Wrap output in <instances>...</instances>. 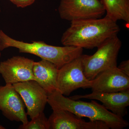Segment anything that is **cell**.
<instances>
[{"mask_svg": "<svg viewBox=\"0 0 129 129\" xmlns=\"http://www.w3.org/2000/svg\"><path fill=\"white\" fill-rule=\"evenodd\" d=\"M6 128L5 127H3L2 125L0 124V129H5Z\"/></svg>", "mask_w": 129, "mask_h": 129, "instance_id": "obj_18", "label": "cell"}, {"mask_svg": "<svg viewBox=\"0 0 129 129\" xmlns=\"http://www.w3.org/2000/svg\"><path fill=\"white\" fill-rule=\"evenodd\" d=\"M35 0H13V3L18 8H24L32 5Z\"/></svg>", "mask_w": 129, "mask_h": 129, "instance_id": "obj_16", "label": "cell"}, {"mask_svg": "<svg viewBox=\"0 0 129 129\" xmlns=\"http://www.w3.org/2000/svg\"><path fill=\"white\" fill-rule=\"evenodd\" d=\"M91 81L90 88L92 91L112 93L129 89V76L120 71L117 66L103 71Z\"/></svg>", "mask_w": 129, "mask_h": 129, "instance_id": "obj_11", "label": "cell"}, {"mask_svg": "<svg viewBox=\"0 0 129 129\" xmlns=\"http://www.w3.org/2000/svg\"><path fill=\"white\" fill-rule=\"evenodd\" d=\"M105 8L106 16L117 22L129 23V0H100Z\"/></svg>", "mask_w": 129, "mask_h": 129, "instance_id": "obj_14", "label": "cell"}, {"mask_svg": "<svg viewBox=\"0 0 129 129\" xmlns=\"http://www.w3.org/2000/svg\"><path fill=\"white\" fill-rule=\"evenodd\" d=\"M81 56L58 69L57 90L63 95H69L79 88H90L91 81L88 80L84 74Z\"/></svg>", "mask_w": 129, "mask_h": 129, "instance_id": "obj_6", "label": "cell"}, {"mask_svg": "<svg viewBox=\"0 0 129 129\" xmlns=\"http://www.w3.org/2000/svg\"><path fill=\"white\" fill-rule=\"evenodd\" d=\"M58 69L55 64L47 60L42 59L34 62L33 72L35 80L48 94L57 90Z\"/></svg>", "mask_w": 129, "mask_h": 129, "instance_id": "obj_13", "label": "cell"}, {"mask_svg": "<svg viewBox=\"0 0 129 129\" xmlns=\"http://www.w3.org/2000/svg\"><path fill=\"white\" fill-rule=\"evenodd\" d=\"M120 30L117 22L106 15L100 18L73 21L63 34L61 43L64 46L83 49L97 48L106 40L117 35Z\"/></svg>", "mask_w": 129, "mask_h": 129, "instance_id": "obj_1", "label": "cell"}, {"mask_svg": "<svg viewBox=\"0 0 129 129\" xmlns=\"http://www.w3.org/2000/svg\"><path fill=\"white\" fill-rule=\"evenodd\" d=\"M58 11L62 19L70 22L101 18L106 13L100 0H61Z\"/></svg>", "mask_w": 129, "mask_h": 129, "instance_id": "obj_5", "label": "cell"}, {"mask_svg": "<svg viewBox=\"0 0 129 129\" xmlns=\"http://www.w3.org/2000/svg\"><path fill=\"white\" fill-rule=\"evenodd\" d=\"M70 98L73 100L82 99H95L101 102L103 106L115 115L123 118L127 114V107L129 106V89L120 92L105 93L92 91L84 95H75Z\"/></svg>", "mask_w": 129, "mask_h": 129, "instance_id": "obj_12", "label": "cell"}, {"mask_svg": "<svg viewBox=\"0 0 129 129\" xmlns=\"http://www.w3.org/2000/svg\"><path fill=\"white\" fill-rule=\"evenodd\" d=\"M117 68L122 73L129 76V60L123 61Z\"/></svg>", "mask_w": 129, "mask_h": 129, "instance_id": "obj_17", "label": "cell"}, {"mask_svg": "<svg viewBox=\"0 0 129 129\" xmlns=\"http://www.w3.org/2000/svg\"><path fill=\"white\" fill-rule=\"evenodd\" d=\"M1 12V6H0V12Z\"/></svg>", "mask_w": 129, "mask_h": 129, "instance_id": "obj_21", "label": "cell"}, {"mask_svg": "<svg viewBox=\"0 0 129 129\" xmlns=\"http://www.w3.org/2000/svg\"><path fill=\"white\" fill-rule=\"evenodd\" d=\"M48 119L49 129H109L105 122L100 120L86 122L73 113L63 109L53 108Z\"/></svg>", "mask_w": 129, "mask_h": 129, "instance_id": "obj_10", "label": "cell"}, {"mask_svg": "<svg viewBox=\"0 0 129 129\" xmlns=\"http://www.w3.org/2000/svg\"><path fill=\"white\" fill-rule=\"evenodd\" d=\"M9 1H10L12 3H13V0H9Z\"/></svg>", "mask_w": 129, "mask_h": 129, "instance_id": "obj_20", "label": "cell"}, {"mask_svg": "<svg viewBox=\"0 0 129 129\" xmlns=\"http://www.w3.org/2000/svg\"><path fill=\"white\" fill-rule=\"evenodd\" d=\"M1 46H0V57H1Z\"/></svg>", "mask_w": 129, "mask_h": 129, "instance_id": "obj_19", "label": "cell"}, {"mask_svg": "<svg viewBox=\"0 0 129 129\" xmlns=\"http://www.w3.org/2000/svg\"><path fill=\"white\" fill-rule=\"evenodd\" d=\"M23 100L12 84L0 86V110L3 115L11 121L28 122Z\"/></svg>", "mask_w": 129, "mask_h": 129, "instance_id": "obj_8", "label": "cell"}, {"mask_svg": "<svg viewBox=\"0 0 129 129\" xmlns=\"http://www.w3.org/2000/svg\"><path fill=\"white\" fill-rule=\"evenodd\" d=\"M19 129H49L48 119L44 112L41 113L25 124L19 126Z\"/></svg>", "mask_w": 129, "mask_h": 129, "instance_id": "obj_15", "label": "cell"}, {"mask_svg": "<svg viewBox=\"0 0 129 129\" xmlns=\"http://www.w3.org/2000/svg\"><path fill=\"white\" fill-rule=\"evenodd\" d=\"M34 60L21 56H14L0 62V74L6 84L34 80Z\"/></svg>", "mask_w": 129, "mask_h": 129, "instance_id": "obj_9", "label": "cell"}, {"mask_svg": "<svg viewBox=\"0 0 129 129\" xmlns=\"http://www.w3.org/2000/svg\"><path fill=\"white\" fill-rule=\"evenodd\" d=\"M47 103L52 108L67 110L80 117L88 118L91 121H103L110 128L122 129L129 125L123 118L115 115L95 101L88 102L73 100L64 96L58 90L48 94Z\"/></svg>", "mask_w": 129, "mask_h": 129, "instance_id": "obj_2", "label": "cell"}, {"mask_svg": "<svg viewBox=\"0 0 129 129\" xmlns=\"http://www.w3.org/2000/svg\"><path fill=\"white\" fill-rule=\"evenodd\" d=\"M0 46L2 51L12 47L20 53H28L39 57L42 60L52 63L60 69L83 54V48L73 46H53L44 42L33 41L29 43L14 39L0 30Z\"/></svg>", "mask_w": 129, "mask_h": 129, "instance_id": "obj_3", "label": "cell"}, {"mask_svg": "<svg viewBox=\"0 0 129 129\" xmlns=\"http://www.w3.org/2000/svg\"><path fill=\"white\" fill-rule=\"evenodd\" d=\"M122 42L117 35L109 38L97 47L92 55H81L84 74L91 80L106 70L117 67L119 52Z\"/></svg>", "mask_w": 129, "mask_h": 129, "instance_id": "obj_4", "label": "cell"}, {"mask_svg": "<svg viewBox=\"0 0 129 129\" xmlns=\"http://www.w3.org/2000/svg\"><path fill=\"white\" fill-rule=\"evenodd\" d=\"M27 108V113L31 119L44 112L47 103L48 94L39 83L32 80L13 84Z\"/></svg>", "mask_w": 129, "mask_h": 129, "instance_id": "obj_7", "label": "cell"}]
</instances>
